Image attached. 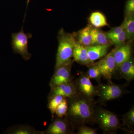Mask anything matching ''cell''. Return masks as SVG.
<instances>
[{
  "mask_svg": "<svg viewBox=\"0 0 134 134\" xmlns=\"http://www.w3.org/2000/svg\"><path fill=\"white\" fill-rule=\"evenodd\" d=\"M68 110L66 119L74 128L86 125L96 124L94 99L85 97L79 92L71 98H67Z\"/></svg>",
  "mask_w": 134,
  "mask_h": 134,
  "instance_id": "6da1fadb",
  "label": "cell"
},
{
  "mask_svg": "<svg viewBox=\"0 0 134 134\" xmlns=\"http://www.w3.org/2000/svg\"><path fill=\"white\" fill-rule=\"evenodd\" d=\"M58 47L55 69L72 60L73 50L76 40L74 34L67 33L61 29L58 33Z\"/></svg>",
  "mask_w": 134,
  "mask_h": 134,
  "instance_id": "7a4b0ae2",
  "label": "cell"
},
{
  "mask_svg": "<svg viewBox=\"0 0 134 134\" xmlns=\"http://www.w3.org/2000/svg\"><path fill=\"white\" fill-rule=\"evenodd\" d=\"M94 115L96 123L98 125L104 133L115 134L119 129L129 132L121 124L117 114L111 111L96 106Z\"/></svg>",
  "mask_w": 134,
  "mask_h": 134,
  "instance_id": "3957f363",
  "label": "cell"
},
{
  "mask_svg": "<svg viewBox=\"0 0 134 134\" xmlns=\"http://www.w3.org/2000/svg\"><path fill=\"white\" fill-rule=\"evenodd\" d=\"M97 89L99 102L102 104L110 100L119 98L127 93L124 86L113 83L112 82H108L106 84L99 83Z\"/></svg>",
  "mask_w": 134,
  "mask_h": 134,
  "instance_id": "277c9868",
  "label": "cell"
},
{
  "mask_svg": "<svg viewBox=\"0 0 134 134\" xmlns=\"http://www.w3.org/2000/svg\"><path fill=\"white\" fill-rule=\"evenodd\" d=\"M32 37L30 32L25 33L23 30V25L20 31L12 33L11 45L14 52L21 55L25 60L30 59L31 54L28 51V43L30 39Z\"/></svg>",
  "mask_w": 134,
  "mask_h": 134,
  "instance_id": "5b68a950",
  "label": "cell"
},
{
  "mask_svg": "<svg viewBox=\"0 0 134 134\" xmlns=\"http://www.w3.org/2000/svg\"><path fill=\"white\" fill-rule=\"evenodd\" d=\"M73 60L55 69V72L51 79L50 86L54 88L62 84L72 81L73 77L71 74V69Z\"/></svg>",
  "mask_w": 134,
  "mask_h": 134,
  "instance_id": "8992f818",
  "label": "cell"
},
{
  "mask_svg": "<svg viewBox=\"0 0 134 134\" xmlns=\"http://www.w3.org/2000/svg\"><path fill=\"white\" fill-rule=\"evenodd\" d=\"M114 49H113L97 62L102 77L108 82H112L111 79L115 72V63L114 58Z\"/></svg>",
  "mask_w": 134,
  "mask_h": 134,
  "instance_id": "52a82bcc",
  "label": "cell"
},
{
  "mask_svg": "<svg viewBox=\"0 0 134 134\" xmlns=\"http://www.w3.org/2000/svg\"><path fill=\"white\" fill-rule=\"evenodd\" d=\"M86 73L81 72L79 77L75 81L79 93L91 99L97 96V86L92 84Z\"/></svg>",
  "mask_w": 134,
  "mask_h": 134,
  "instance_id": "ba28073f",
  "label": "cell"
},
{
  "mask_svg": "<svg viewBox=\"0 0 134 134\" xmlns=\"http://www.w3.org/2000/svg\"><path fill=\"white\" fill-rule=\"evenodd\" d=\"M74 128L66 118L58 117L48 127L46 133L48 134H67L73 133Z\"/></svg>",
  "mask_w": 134,
  "mask_h": 134,
  "instance_id": "9c48e42d",
  "label": "cell"
},
{
  "mask_svg": "<svg viewBox=\"0 0 134 134\" xmlns=\"http://www.w3.org/2000/svg\"><path fill=\"white\" fill-rule=\"evenodd\" d=\"M79 93L75 82L72 81L62 84L52 89L50 97L60 95L66 98H71Z\"/></svg>",
  "mask_w": 134,
  "mask_h": 134,
  "instance_id": "30bf717a",
  "label": "cell"
},
{
  "mask_svg": "<svg viewBox=\"0 0 134 134\" xmlns=\"http://www.w3.org/2000/svg\"><path fill=\"white\" fill-rule=\"evenodd\" d=\"M114 58L115 61L116 72L123 63L132 58L131 46L130 45L124 44L117 47L114 48Z\"/></svg>",
  "mask_w": 134,
  "mask_h": 134,
  "instance_id": "8fae6325",
  "label": "cell"
},
{
  "mask_svg": "<svg viewBox=\"0 0 134 134\" xmlns=\"http://www.w3.org/2000/svg\"><path fill=\"white\" fill-rule=\"evenodd\" d=\"M110 46L108 45H93L86 47L90 61L91 63L96 60L104 57L107 54Z\"/></svg>",
  "mask_w": 134,
  "mask_h": 134,
  "instance_id": "7c38bea8",
  "label": "cell"
},
{
  "mask_svg": "<svg viewBox=\"0 0 134 134\" xmlns=\"http://www.w3.org/2000/svg\"><path fill=\"white\" fill-rule=\"evenodd\" d=\"M73 57L74 60L81 65L88 66L91 64L88 55L86 47L82 45L77 41L73 50Z\"/></svg>",
  "mask_w": 134,
  "mask_h": 134,
  "instance_id": "4fadbf2b",
  "label": "cell"
},
{
  "mask_svg": "<svg viewBox=\"0 0 134 134\" xmlns=\"http://www.w3.org/2000/svg\"><path fill=\"white\" fill-rule=\"evenodd\" d=\"M120 71V77L130 83L134 79V62L132 58L121 65L117 70Z\"/></svg>",
  "mask_w": 134,
  "mask_h": 134,
  "instance_id": "5bb4252c",
  "label": "cell"
},
{
  "mask_svg": "<svg viewBox=\"0 0 134 134\" xmlns=\"http://www.w3.org/2000/svg\"><path fill=\"white\" fill-rule=\"evenodd\" d=\"M78 43L85 47L95 45L91 33V26H88L78 33Z\"/></svg>",
  "mask_w": 134,
  "mask_h": 134,
  "instance_id": "9a60e30c",
  "label": "cell"
},
{
  "mask_svg": "<svg viewBox=\"0 0 134 134\" xmlns=\"http://www.w3.org/2000/svg\"><path fill=\"white\" fill-rule=\"evenodd\" d=\"M126 33V40H130L134 37V18L133 14L127 15L121 24Z\"/></svg>",
  "mask_w": 134,
  "mask_h": 134,
  "instance_id": "2e32d148",
  "label": "cell"
},
{
  "mask_svg": "<svg viewBox=\"0 0 134 134\" xmlns=\"http://www.w3.org/2000/svg\"><path fill=\"white\" fill-rule=\"evenodd\" d=\"M91 33L95 44L108 45L110 46L111 42L107 37L106 34L97 28L91 26Z\"/></svg>",
  "mask_w": 134,
  "mask_h": 134,
  "instance_id": "e0dca14e",
  "label": "cell"
},
{
  "mask_svg": "<svg viewBox=\"0 0 134 134\" xmlns=\"http://www.w3.org/2000/svg\"><path fill=\"white\" fill-rule=\"evenodd\" d=\"M89 19L92 25L95 28H99L108 26L105 16L101 12H93L91 15Z\"/></svg>",
  "mask_w": 134,
  "mask_h": 134,
  "instance_id": "ac0fdd59",
  "label": "cell"
},
{
  "mask_svg": "<svg viewBox=\"0 0 134 134\" xmlns=\"http://www.w3.org/2000/svg\"><path fill=\"white\" fill-rule=\"evenodd\" d=\"M122 120L123 122V126L125 128L127 127V129L129 133H133L134 127V107L133 105L132 108L122 116Z\"/></svg>",
  "mask_w": 134,
  "mask_h": 134,
  "instance_id": "d6986e66",
  "label": "cell"
},
{
  "mask_svg": "<svg viewBox=\"0 0 134 134\" xmlns=\"http://www.w3.org/2000/svg\"><path fill=\"white\" fill-rule=\"evenodd\" d=\"M88 69L86 72V75L90 79L96 80L99 83H100L102 76L97 62L93 63L88 66Z\"/></svg>",
  "mask_w": 134,
  "mask_h": 134,
  "instance_id": "ffe728a7",
  "label": "cell"
},
{
  "mask_svg": "<svg viewBox=\"0 0 134 134\" xmlns=\"http://www.w3.org/2000/svg\"><path fill=\"white\" fill-rule=\"evenodd\" d=\"M65 98L63 96L60 95H56L50 97V100L48 105V107L52 114V118L55 114V110L62 100Z\"/></svg>",
  "mask_w": 134,
  "mask_h": 134,
  "instance_id": "44dd1931",
  "label": "cell"
},
{
  "mask_svg": "<svg viewBox=\"0 0 134 134\" xmlns=\"http://www.w3.org/2000/svg\"><path fill=\"white\" fill-rule=\"evenodd\" d=\"M68 101L67 98H64L55 110V114L58 117L63 118L67 115L68 110Z\"/></svg>",
  "mask_w": 134,
  "mask_h": 134,
  "instance_id": "7402d4cb",
  "label": "cell"
},
{
  "mask_svg": "<svg viewBox=\"0 0 134 134\" xmlns=\"http://www.w3.org/2000/svg\"><path fill=\"white\" fill-rule=\"evenodd\" d=\"M110 40L112 43L117 46V47L124 44L125 41L126 40V37L125 31L123 30L118 35L112 37L110 39Z\"/></svg>",
  "mask_w": 134,
  "mask_h": 134,
  "instance_id": "603a6c76",
  "label": "cell"
},
{
  "mask_svg": "<svg viewBox=\"0 0 134 134\" xmlns=\"http://www.w3.org/2000/svg\"><path fill=\"white\" fill-rule=\"evenodd\" d=\"M12 132V133L15 134H31L37 133V131L29 127H17L13 130Z\"/></svg>",
  "mask_w": 134,
  "mask_h": 134,
  "instance_id": "cb8c5ba5",
  "label": "cell"
},
{
  "mask_svg": "<svg viewBox=\"0 0 134 134\" xmlns=\"http://www.w3.org/2000/svg\"><path fill=\"white\" fill-rule=\"evenodd\" d=\"M77 134H97V130L94 129L87 127L86 125L81 126L78 128Z\"/></svg>",
  "mask_w": 134,
  "mask_h": 134,
  "instance_id": "d4e9b609",
  "label": "cell"
},
{
  "mask_svg": "<svg viewBox=\"0 0 134 134\" xmlns=\"http://www.w3.org/2000/svg\"><path fill=\"white\" fill-rule=\"evenodd\" d=\"M123 28L122 25L120 26H117L115 28H113L111 30H110V31L108 32L106 34L108 38L110 40V39L112 37L116 36L120 33L121 32L123 31Z\"/></svg>",
  "mask_w": 134,
  "mask_h": 134,
  "instance_id": "484cf974",
  "label": "cell"
},
{
  "mask_svg": "<svg viewBox=\"0 0 134 134\" xmlns=\"http://www.w3.org/2000/svg\"><path fill=\"white\" fill-rule=\"evenodd\" d=\"M127 15L132 14L134 12V0H127L125 7Z\"/></svg>",
  "mask_w": 134,
  "mask_h": 134,
  "instance_id": "4316f807",
  "label": "cell"
},
{
  "mask_svg": "<svg viewBox=\"0 0 134 134\" xmlns=\"http://www.w3.org/2000/svg\"><path fill=\"white\" fill-rule=\"evenodd\" d=\"M30 0H27V3H26V7H28V5H29V2H30Z\"/></svg>",
  "mask_w": 134,
  "mask_h": 134,
  "instance_id": "83f0119b",
  "label": "cell"
}]
</instances>
